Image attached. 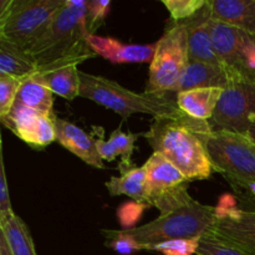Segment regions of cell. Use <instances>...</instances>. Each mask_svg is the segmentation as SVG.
Listing matches in <instances>:
<instances>
[{"label":"cell","mask_w":255,"mask_h":255,"mask_svg":"<svg viewBox=\"0 0 255 255\" xmlns=\"http://www.w3.org/2000/svg\"><path fill=\"white\" fill-rule=\"evenodd\" d=\"M102 233L106 236V247H109L111 251L116 252L120 255H133L138 252L144 251L143 246L138 243L132 236L127 234L126 232L120 229V231H102Z\"/></svg>","instance_id":"26"},{"label":"cell","mask_w":255,"mask_h":255,"mask_svg":"<svg viewBox=\"0 0 255 255\" xmlns=\"http://www.w3.org/2000/svg\"><path fill=\"white\" fill-rule=\"evenodd\" d=\"M110 9H111V1L109 0H90L87 1L86 26L90 35H95V31L104 24Z\"/></svg>","instance_id":"30"},{"label":"cell","mask_w":255,"mask_h":255,"mask_svg":"<svg viewBox=\"0 0 255 255\" xmlns=\"http://www.w3.org/2000/svg\"><path fill=\"white\" fill-rule=\"evenodd\" d=\"M0 255H12L4 234L0 232Z\"/></svg>","instance_id":"33"},{"label":"cell","mask_w":255,"mask_h":255,"mask_svg":"<svg viewBox=\"0 0 255 255\" xmlns=\"http://www.w3.org/2000/svg\"><path fill=\"white\" fill-rule=\"evenodd\" d=\"M0 74L24 81L27 77L37 74V66L25 50L0 39Z\"/></svg>","instance_id":"23"},{"label":"cell","mask_w":255,"mask_h":255,"mask_svg":"<svg viewBox=\"0 0 255 255\" xmlns=\"http://www.w3.org/2000/svg\"><path fill=\"white\" fill-rule=\"evenodd\" d=\"M224 89H193L177 94L176 102L183 114L199 121H211Z\"/></svg>","instance_id":"19"},{"label":"cell","mask_w":255,"mask_h":255,"mask_svg":"<svg viewBox=\"0 0 255 255\" xmlns=\"http://www.w3.org/2000/svg\"><path fill=\"white\" fill-rule=\"evenodd\" d=\"M211 124L182 114L177 117H157L142 136L154 152L163 154L189 181L207 179L214 172L203 133Z\"/></svg>","instance_id":"2"},{"label":"cell","mask_w":255,"mask_h":255,"mask_svg":"<svg viewBox=\"0 0 255 255\" xmlns=\"http://www.w3.org/2000/svg\"><path fill=\"white\" fill-rule=\"evenodd\" d=\"M92 136L96 139L97 152L105 161L112 162L121 156L122 166H132V153L134 149V142L142 134L124 133L121 127L115 129L109 139H105V129L100 126H92Z\"/></svg>","instance_id":"18"},{"label":"cell","mask_w":255,"mask_h":255,"mask_svg":"<svg viewBox=\"0 0 255 255\" xmlns=\"http://www.w3.org/2000/svg\"><path fill=\"white\" fill-rule=\"evenodd\" d=\"M80 96L116 112L124 120L133 114H147L154 119L177 117L183 114L176 100L169 99L167 95L148 91L137 94L114 80L84 71H80Z\"/></svg>","instance_id":"3"},{"label":"cell","mask_w":255,"mask_h":255,"mask_svg":"<svg viewBox=\"0 0 255 255\" xmlns=\"http://www.w3.org/2000/svg\"><path fill=\"white\" fill-rule=\"evenodd\" d=\"M248 137H249V138L252 139V141L255 142V122H254L253 126L251 127V129H249V132H248Z\"/></svg>","instance_id":"35"},{"label":"cell","mask_w":255,"mask_h":255,"mask_svg":"<svg viewBox=\"0 0 255 255\" xmlns=\"http://www.w3.org/2000/svg\"><path fill=\"white\" fill-rule=\"evenodd\" d=\"M211 19L255 36V0H208Z\"/></svg>","instance_id":"17"},{"label":"cell","mask_w":255,"mask_h":255,"mask_svg":"<svg viewBox=\"0 0 255 255\" xmlns=\"http://www.w3.org/2000/svg\"><path fill=\"white\" fill-rule=\"evenodd\" d=\"M55 129H56V142L64 148L79 157L85 163L99 169H104V159L100 157L96 147V139L76 125L64 119L54 117Z\"/></svg>","instance_id":"13"},{"label":"cell","mask_w":255,"mask_h":255,"mask_svg":"<svg viewBox=\"0 0 255 255\" xmlns=\"http://www.w3.org/2000/svg\"><path fill=\"white\" fill-rule=\"evenodd\" d=\"M147 207H148L147 203H139L136 201L121 204L117 209V217H119V222L122 229L127 231V229L134 228L133 226L141 219L142 213Z\"/></svg>","instance_id":"31"},{"label":"cell","mask_w":255,"mask_h":255,"mask_svg":"<svg viewBox=\"0 0 255 255\" xmlns=\"http://www.w3.org/2000/svg\"><path fill=\"white\" fill-rule=\"evenodd\" d=\"M77 66L79 65L69 64L35 75L45 86L49 87L52 94H56L64 97L65 100L71 101L80 96L81 82H80V70H77Z\"/></svg>","instance_id":"21"},{"label":"cell","mask_w":255,"mask_h":255,"mask_svg":"<svg viewBox=\"0 0 255 255\" xmlns=\"http://www.w3.org/2000/svg\"><path fill=\"white\" fill-rule=\"evenodd\" d=\"M211 233L227 243L255 255V209L238 207L236 198L223 194L216 207Z\"/></svg>","instance_id":"10"},{"label":"cell","mask_w":255,"mask_h":255,"mask_svg":"<svg viewBox=\"0 0 255 255\" xmlns=\"http://www.w3.org/2000/svg\"><path fill=\"white\" fill-rule=\"evenodd\" d=\"M47 86H45L36 75L27 77L22 81L17 92L15 104L17 106L36 111L46 116H54V96Z\"/></svg>","instance_id":"22"},{"label":"cell","mask_w":255,"mask_h":255,"mask_svg":"<svg viewBox=\"0 0 255 255\" xmlns=\"http://www.w3.org/2000/svg\"><path fill=\"white\" fill-rule=\"evenodd\" d=\"M64 0H0V39L26 50L42 34Z\"/></svg>","instance_id":"6"},{"label":"cell","mask_w":255,"mask_h":255,"mask_svg":"<svg viewBox=\"0 0 255 255\" xmlns=\"http://www.w3.org/2000/svg\"><path fill=\"white\" fill-rule=\"evenodd\" d=\"M188 64L187 26L184 22H173L156 42V51L149 65L147 91L158 95L177 94Z\"/></svg>","instance_id":"7"},{"label":"cell","mask_w":255,"mask_h":255,"mask_svg":"<svg viewBox=\"0 0 255 255\" xmlns=\"http://www.w3.org/2000/svg\"><path fill=\"white\" fill-rule=\"evenodd\" d=\"M197 255H249L242 249L227 243L213 233H207L201 237Z\"/></svg>","instance_id":"27"},{"label":"cell","mask_w":255,"mask_h":255,"mask_svg":"<svg viewBox=\"0 0 255 255\" xmlns=\"http://www.w3.org/2000/svg\"><path fill=\"white\" fill-rule=\"evenodd\" d=\"M212 42L222 64L237 77L255 84V36L241 29L209 22Z\"/></svg>","instance_id":"8"},{"label":"cell","mask_w":255,"mask_h":255,"mask_svg":"<svg viewBox=\"0 0 255 255\" xmlns=\"http://www.w3.org/2000/svg\"><path fill=\"white\" fill-rule=\"evenodd\" d=\"M238 198H241V201L248 206L244 208L255 209V196H238Z\"/></svg>","instance_id":"34"},{"label":"cell","mask_w":255,"mask_h":255,"mask_svg":"<svg viewBox=\"0 0 255 255\" xmlns=\"http://www.w3.org/2000/svg\"><path fill=\"white\" fill-rule=\"evenodd\" d=\"M143 167L147 178L148 206L152 198L167 193L188 182L186 176L158 152H153Z\"/></svg>","instance_id":"15"},{"label":"cell","mask_w":255,"mask_h":255,"mask_svg":"<svg viewBox=\"0 0 255 255\" xmlns=\"http://www.w3.org/2000/svg\"><path fill=\"white\" fill-rule=\"evenodd\" d=\"M121 172L120 177L112 176L105 183L110 196H127L139 203L148 204V191L144 167L122 166L119 164Z\"/></svg>","instance_id":"20"},{"label":"cell","mask_w":255,"mask_h":255,"mask_svg":"<svg viewBox=\"0 0 255 255\" xmlns=\"http://www.w3.org/2000/svg\"><path fill=\"white\" fill-rule=\"evenodd\" d=\"M54 116L39 114L26 107L14 105L7 116L0 119L6 128L32 148H44L56 141Z\"/></svg>","instance_id":"11"},{"label":"cell","mask_w":255,"mask_h":255,"mask_svg":"<svg viewBox=\"0 0 255 255\" xmlns=\"http://www.w3.org/2000/svg\"><path fill=\"white\" fill-rule=\"evenodd\" d=\"M255 122V84L236 80L223 90L213 117L212 128L248 136Z\"/></svg>","instance_id":"9"},{"label":"cell","mask_w":255,"mask_h":255,"mask_svg":"<svg viewBox=\"0 0 255 255\" xmlns=\"http://www.w3.org/2000/svg\"><path fill=\"white\" fill-rule=\"evenodd\" d=\"M21 84L22 80L0 74V119L10 114Z\"/></svg>","instance_id":"28"},{"label":"cell","mask_w":255,"mask_h":255,"mask_svg":"<svg viewBox=\"0 0 255 255\" xmlns=\"http://www.w3.org/2000/svg\"><path fill=\"white\" fill-rule=\"evenodd\" d=\"M86 11V0H64L44 34L25 50L37 66V74L80 65L96 56L87 42Z\"/></svg>","instance_id":"1"},{"label":"cell","mask_w":255,"mask_h":255,"mask_svg":"<svg viewBox=\"0 0 255 255\" xmlns=\"http://www.w3.org/2000/svg\"><path fill=\"white\" fill-rule=\"evenodd\" d=\"M188 32L189 61L211 62L222 64L221 59L216 54L211 37L209 22H211V7L207 2L206 6L192 19L183 21Z\"/></svg>","instance_id":"14"},{"label":"cell","mask_w":255,"mask_h":255,"mask_svg":"<svg viewBox=\"0 0 255 255\" xmlns=\"http://www.w3.org/2000/svg\"><path fill=\"white\" fill-rule=\"evenodd\" d=\"M87 42L95 54L105 57L112 64L151 62L156 51V44H124L115 37L99 35H89Z\"/></svg>","instance_id":"12"},{"label":"cell","mask_w":255,"mask_h":255,"mask_svg":"<svg viewBox=\"0 0 255 255\" xmlns=\"http://www.w3.org/2000/svg\"><path fill=\"white\" fill-rule=\"evenodd\" d=\"M214 219V207L206 206L193 199L168 213L161 214L149 223L125 232L143 246L144 251H151L152 247L163 242L201 238L204 234L212 232Z\"/></svg>","instance_id":"5"},{"label":"cell","mask_w":255,"mask_h":255,"mask_svg":"<svg viewBox=\"0 0 255 255\" xmlns=\"http://www.w3.org/2000/svg\"><path fill=\"white\" fill-rule=\"evenodd\" d=\"M15 216L10 201L9 184H7L6 173H5V164L2 153L0 154V223H4L7 219Z\"/></svg>","instance_id":"32"},{"label":"cell","mask_w":255,"mask_h":255,"mask_svg":"<svg viewBox=\"0 0 255 255\" xmlns=\"http://www.w3.org/2000/svg\"><path fill=\"white\" fill-rule=\"evenodd\" d=\"M214 172L231 183L238 196H255V142L248 136L211 127L203 133Z\"/></svg>","instance_id":"4"},{"label":"cell","mask_w":255,"mask_h":255,"mask_svg":"<svg viewBox=\"0 0 255 255\" xmlns=\"http://www.w3.org/2000/svg\"><path fill=\"white\" fill-rule=\"evenodd\" d=\"M0 232L5 236L12 255H37L30 229L19 216L15 214L0 223Z\"/></svg>","instance_id":"24"},{"label":"cell","mask_w":255,"mask_h":255,"mask_svg":"<svg viewBox=\"0 0 255 255\" xmlns=\"http://www.w3.org/2000/svg\"><path fill=\"white\" fill-rule=\"evenodd\" d=\"M236 80L241 79H237L223 64L189 61L182 76L178 92L193 89H211V87L226 89Z\"/></svg>","instance_id":"16"},{"label":"cell","mask_w":255,"mask_h":255,"mask_svg":"<svg viewBox=\"0 0 255 255\" xmlns=\"http://www.w3.org/2000/svg\"><path fill=\"white\" fill-rule=\"evenodd\" d=\"M201 238L194 239H173L156 244L151 251L159 252L163 255H193L197 254Z\"/></svg>","instance_id":"29"},{"label":"cell","mask_w":255,"mask_h":255,"mask_svg":"<svg viewBox=\"0 0 255 255\" xmlns=\"http://www.w3.org/2000/svg\"><path fill=\"white\" fill-rule=\"evenodd\" d=\"M208 0H162L173 22H183L192 19L207 5Z\"/></svg>","instance_id":"25"}]
</instances>
